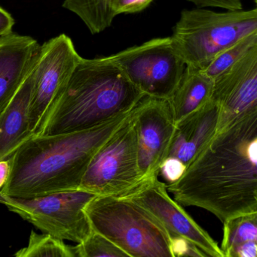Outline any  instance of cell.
Returning <instances> with one entry per match:
<instances>
[{"mask_svg": "<svg viewBox=\"0 0 257 257\" xmlns=\"http://www.w3.org/2000/svg\"><path fill=\"white\" fill-rule=\"evenodd\" d=\"M172 241L176 257H210L186 240L178 238Z\"/></svg>", "mask_w": 257, "mask_h": 257, "instance_id": "cb8c5ba5", "label": "cell"}, {"mask_svg": "<svg viewBox=\"0 0 257 257\" xmlns=\"http://www.w3.org/2000/svg\"><path fill=\"white\" fill-rule=\"evenodd\" d=\"M132 118L142 181L158 177L176 128L168 101L144 96L133 109Z\"/></svg>", "mask_w": 257, "mask_h": 257, "instance_id": "8fae6325", "label": "cell"}, {"mask_svg": "<svg viewBox=\"0 0 257 257\" xmlns=\"http://www.w3.org/2000/svg\"><path fill=\"white\" fill-rule=\"evenodd\" d=\"M226 257H257V241L238 244L225 253Z\"/></svg>", "mask_w": 257, "mask_h": 257, "instance_id": "d4e9b609", "label": "cell"}, {"mask_svg": "<svg viewBox=\"0 0 257 257\" xmlns=\"http://www.w3.org/2000/svg\"><path fill=\"white\" fill-rule=\"evenodd\" d=\"M122 197L134 201L150 212L162 225L170 239L186 240L210 257L224 256L209 234L170 197L166 184L158 177L143 180Z\"/></svg>", "mask_w": 257, "mask_h": 257, "instance_id": "30bf717a", "label": "cell"}, {"mask_svg": "<svg viewBox=\"0 0 257 257\" xmlns=\"http://www.w3.org/2000/svg\"><path fill=\"white\" fill-rule=\"evenodd\" d=\"M95 196L81 190L59 192L31 199L0 194V204L42 233L79 244L93 232L84 208Z\"/></svg>", "mask_w": 257, "mask_h": 257, "instance_id": "8992f818", "label": "cell"}, {"mask_svg": "<svg viewBox=\"0 0 257 257\" xmlns=\"http://www.w3.org/2000/svg\"><path fill=\"white\" fill-rule=\"evenodd\" d=\"M187 169V166L181 160L175 157H167L160 166L159 175L164 178L167 184H172L182 178Z\"/></svg>", "mask_w": 257, "mask_h": 257, "instance_id": "7402d4cb", "label": "cell"}, {"mask_svg": "<svg viewBox=\"0 0 257 257\" xmlns=\"http://www.w3.org/2000/svg\"><path fill=\"white\" fill-rule=\"evenodd\" d=\"M223 255L231 248L250 241H257V213L243 214L223 223Z\"/></svg>", "mask_w": 257, "mask_h": 257, "instance_id": "d6986e66", "label": "cell"}, {"mask_svg": "<svg viewBox=\"0 0 257 257\" xmlns=\"http://www.w3.org/2000/svg\"><path fill=\"white\" fill-rule=\"evenodd\" d=\"M34 66L13 99L0 113V160L12 157L33 136L30 130L29 106L34 80Z\"/></svg>", "mask_w": 257, "mask_h": 257, "instance_id": "9a60e30c", "label": "cell"}, {"mask_svg": "<svg viewBox=\"0 0 257 257\" xmlns=\"http://www.w3.org/2000/svg\"><path fill=\"white\" fill-rule=\"evenodd\" d=\"M211 99L219 107L217 133L257 111V47L214 80Z\"/></svg>", "mask_w": 257, "mask_h": 257, "instance_id": "7c38bea8", "label": "cell"}, {"mask_svg": "<svg viewBox=\"0 0 257 257\" xmlns=\"http://www.w3.org/2000/svg\"><path fill=\"white\" fill-rule=\"evenodd\" d=\"M219 107L210 99L202 108L176 123L167 157H175L188 167L203 147L215 136Z\"/></svg>", "mask_w": 257, "mask_h": 257, "instance_id": "5bb4252c", "label": "cell"}, {"mask_svg": "<svg viewBox=\"0 0 257 257\" xmlns=\"http://www.w3.org/2000/svg\"><path fill=\"white\" fill-rule=\"evenodd\" d=\"M14 24L15 21L12 15L0 7V40L13 33Z\"/></svg>", "mask_w": 257, "mask_h": 257, "instance_id": "484cf974", "label": "cell"}, {"mask_svg": "<svg viewBox=\"0 0 257 257\" xmlns=\"http://www.w3.org/2000/svg\"><path fill=\"white\" fill-rule=\"evenodd\" d=\"M111 57L143 96L155 99H170L187 69L170 36L151 39Z\"/></svg>", "mask_w": 257, "mask_h": 257, "instance_id": "ba28073f", "label": "cell"}, {"mask_svg": "<svg viewBox=\"0 0 257 257\" xmlns=\"http://www.w3.org/2000/svg\"><path fill=\"white\" fill-rule=\"evenodd\" d=\"M132 111L84 131L31 136L12 156L10 175L0 194L31 199L78 190L94 156Z\"/></svg>", "mask_w": 257, "mask_h": 257, "instance_id": "7a4b0ae2", "label": "cell"}, {"mask_svg": "<svg viewBox=\"0 0 257 257\" xmlns=\"http://www.w3.org/2000/svg\"><path fill=\"white\" fill-rule=\"evenodd\" d=\"M223 257H226V256H223Z\"/></svg>", "mask_w": 257, "mask_h": 257, "instance_id": "83f0119b", "label": "cell"}, {"mask_svg": "<svg viewBox=\"0 0 257 257\" xmlns=\"http://www.w3.org/2000/svg\"><path fill=\"white\" fill-rule=\"evenodd\" d=\"M39 48L33 38L14 33L0 40V113L31 72Z\"/></svg>", "mask_w": 257, "mask_h": 257, "instance_id": "4fadbf2b", "label": "cell"}, {"mask_svg": "<svg viewBox=\"0 0 257 257\" xmlns=\"http://www.w3.org/2000/svg\"><path fill=\"white\" fill-rule=\"evenodd\" d=\"M74 247L77 257H132L97 232Z\"/></svg>", "mask_w": 257, "mask_h": 257, "instance_id": "44dd1931", "label": "cell"}, {"mask_svg": "<svg viewBox=\"0 0 257 257\" xmlns=\"http://www.w3.org/2000/svg\"><path fill=\"white\" fill-rule=\"evenodd\" d=\"M12 157L0 160V191L7 182L10 175Z\"/></svg>", "mask_w": 257, "mask_h": 257, "instance_id": "4316f807", "label": "cell"}, {"mask_svg": "<svg viewBox=\"0 0 257 257\" xmlns=\"http://www.w3.org/2000/svg\"><path fill=\"white\" fill-rule=\"evenodd\" d=\"M114 0H65L63 7L79 17L92 34L104 31L116 18Z\"/></svg>", "mask_w": 257, "mask_h": 257, "instance_id": "e0dca14e", "label": "cell"}, {"mask_svg": "<svg viewBox=\"0 0 257 257\" xmlns=\"http://www.w3.org/2000/svg\"><path fill=\"white\" fill-rule=\"evenodd\" d=\"M92 231L132 257H176L160 222L134 201L96 196L84 208Z\"/></svg>", "mask_w": 257, "mask_h": 257, "instance_id": "277c9868", "label": "cell"}, {"mask_svg": "<svg viewBox=\"0 0 257 257\" xmlns=\"http://www.w3.org/2000/svg\"><path fill=\"white\" fill-rule=\"evenodd\" d=\"M81 58L70 38L64 34L39 45L29 106L33 136L42 134Z\"/></svg>", "mask_w": 257, "mask_h": 257, "instance_id": "9c48e42d", "label": "cell"}, {"mask_svg": "<svg viewBox=\"0 0 257 257\" xmlns=\"http://www.w3.org/2000/svg\"><path fill=\"white\" fill-rule=\"evenodd\" d=\"M257 33V9L217 12L185 9L170 36L187 66L203 69L222 51Z\"/></svg>", "mask_w": 257, "mask_h": 257, "instance_id": "5b68a950", "label": "cell"}, {"mask_svg": "<svg viewBox=\"0 0 257 257\" xmlns=\"http://www.w3.org/2000/svg\"><path fill=\"white\" fill-rule=\"evenodd\" d=\"M154 0H114L113 11L115 16L122 14L138 13L150 6Z\"/></svg>", "mask_w": 257, "mask_h": 257, "instance_id": "603a6c76", "label": "cell"}, {"mask_svg": "<svg viewBox=\"0 0 257 257\" xmlns=\"http://www.w3.org/2000/svg\"><path fill=\"white\" fill-rule=\"evenodd\" d=\"M214 81L199 69L187 66L184 76L167 99L175 123H179L211 99Z\"/></svg>", "mask_w": 257, "mask_h": 257, "instance_id": "2e32d148", "label": "cell"}, {"mask_svg": "<svg viewBox=\"0 0 257 257\" xmlns=\"http://www.w3.org/2000/svg\"><path fill=\"white\" fill-rule=\"evenodd\" d=\"M143 97L111 56L81 57L41 135L96 127L132 111Z\"/></svg>", "mask_w": 257, "mask_h": 257, "instance_id": "3957f363", "label": "cell"}, {"mask_svg": "<svg viewBox=\"0 0 257 257\" xmlns=\"http://www.w3.org/2000/svg\"><path fill=\"white\" fill-rule=\"evenodd\" d=\"M166 188L180 205L207 210L223 223L257 213V111L217 133Z\"/></svg>", "mask_w": 257, "mask_h": 257, "instance_id": "6da1fadb", "label": "cell"}, {"mask_svg": "<svg viewBox=\"0 0 257 257\" xmlns=\"http://www.w3.org/2000/svg\"><path fill=\"white\" fill-rule=\"evenodd\" d=\"M14 257H77L73 247L62 240L46 234L32 231L27 247L21 249Z\"/></svg>", "mask_w": 257, "mask_h": 257, "instance_id": "ffe728a7", "label": "cell"}, {"mask_svg": "<svg viewBox=\"0 0 257 257\" xmlns=\"http://www.w3.org/2000/svg\"><path fill=\"white\" fill-rule=\"evenodd\" d=\"M255 47H257V33L243 38L227 49L222 51L210 62L206 67L199 70L214 81Z\"/></svg>", "mask_w": 257, "mask_h": 257, "instance_id": "ac0fdd59", "label": "cell"}, {"mask_svg": "<svg viewBox=\"0 0 257 257\" xmlns=\"http://www.w3.org/2000/svg\"><path fill=\"white\" fill-rule=\"evenodd\" d=\"M141 181L137 133L131 112L94 156L78 190L95 196L122 197Z\"/></svg>", "mask_w": 257, "mask_h": 257, "instance_id": "52a82bcc", "label": "cell"}]
</instances>
